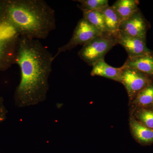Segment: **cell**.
I'll return each mask as SVG.
<instances>
[{"mask_svg":"<svg viewBox=\"0 0 153 153\" xmlns=\"http://www.w3.org/2000/svg\"><path fill=\"white\" fill-rule=\"evenodd\" d=\"M53 56L39 40L21 37L15 61L21 73L14 94L16 106L26 107L45 101Z\"/></svg>","mask_w":153,"mask_h":153,"instance_id":"1","label":"cell"},{"mask_svg":"<svg viewBox=\"0 0 153 153\" xmlns=\"http://www.w3.org/2000/svg\"><path fill=\"white\" fill-rule=\"evenodd\" d=\"M6 18L21 37L45 40L56 28L55 12L44 0H1Z\"/></svg>","mask_w":153,"mask_h":153,"instance_id":"2","label":"cell"},{"mask_svg":"<svg viewBox=\"0 0 153 153\" xmlns=\"http://www.w3.org/2000/svg\"><path fill=\"white\" fill-rule=\"evenodd\" d=\"M21 37L5 16L0 18V72L15 64Z\"/></svg>","mask_w":153,"mask_h":153,"instance_id":"3","label":"cell"},{"mask_svg":"<svg viewBox=\"0 0 153 153\" xmlns=\"http://www.w3.org/2000/svg\"><path fill=\"white\" fill-rule=\"evenodd\" d=\"M117 44L116 36L109 34H102L97 36L82 46L78 52L79 58L89 66L101 59Z\"/></svg>","mask_w":153,"mask_h":153,"instance_id":"4","label":"cell"},{"mask_svg":"<svg viewBox=\"0 0 153 153\" xmlns=\"http://www.w3.org/2000/svg\"><path fill=\"white\" fill-rule=\"evenodd\" d=\"M102 34L82 18L77 22L70 40L66 44L58 48L53 58L55 60L61 53L70 51L78 45L83 46L94 38Z\"/></svg>","mask_w":153,"mask_h":153,"instance_id":"5","label":"cell"},{"mask_svg":"<svg viewBox=\"0 0 153 153\" xmlns=\"http://www.w3.org/2000/svg\"><path fill=\"white\" fill-rule=\"evenodd\" d=\"M120 83L125 87L130 103L142 89L153 82V79L142 72L123 66Z\"/></svg>","mask_w":153,"mask_h":153,"instance_id":"6","label":"cell"},{"mask_svg":"<svg viewBox=\"0 0 153 153\" xmlns=\"http://www.w3.org/2000/svg\"><path fill=\"white\" fill-rule=\"evenodd\" d=\"M149 27L140 9L126 20L120 23L119 31L128 36L146 39V33Z\"/></svg>","mask_w":153,"mask_h":153,"instance_id":"7","label":"cell"},{"mask_svg":"<svg viewBox=\"0 0 153 153\" xmlns=\"http://www.w3.org/2000/svg\"><path fill=\"white\" fill-rule=\"evenodd\" d=\"M116 38L117 44L124 48L128 57H137L153 52L147 47L146 39L128 36L120 32Z\"/></svg>","mask_w":153,"mask_h":153,"instance_id":"8","label":"cell"},{"mask_svg":"<svg viewBox=\"0 0 153 153\" xmlns=\"http://www.w3.org/2000/svg\"><path fill=\"white\" fill-rule=\"evenodd\" d=\"M131 132L134 138L142 146L153 144V130L148 128L131 114L129 118Z\"/></svg>","mask_w":153,"mask_h":153,"instance_id":"9","label":"cell"},{"mask_svg":"<svg viewBox=\"0 0 153 153\" xmlns=\"http://www.w3.org/2000/svg\"><path fill=\"white\" fill-rule=\"evenodd\" d=\"M146 74L153 79V52L135 57H128L123 65Z\"/></svg>","mask_w":153,"mask_h":153,"instance_id":"10","label":"cell"},{"mask_svg":"<svg viewBox=\"0 0 153 153\" xmlns=\"http://www.w3.org/2000/svg\"><path fill=\"white\" fill-rule=\"evenodd\" d=\"M92 67L91 72V76H100L121 82L122 73V66L115 68L110 66L105 61L104 59L97 61Z\"/></svg>","mask_w":153,"mask_h":153,"instance_id":"11","label":"cell"},{"mask_svg":"<svg viewBox=\"0 0 153 153\" xmlns=\"http://www.w3.org/2000/svg\"><path fill=\"white\" fill-rule=\"evenodd\" d=\"M139 1L137 0H117L111 6L120 22L131 16L139 10Z\"/></svg>","mask_w":153,"mask_h":153,"instance_id":"12","label":"cell"},{"mask_svg":"<svg viewBox=\"0 0 153 153\" xmlns=\"http://www.w3.org/2000/svg\"><path fill=\"white\" fill-rule=\"evenodd\" d=\"M130 103L136 108H152L153 106V82L140 91Z\"/></svg>","mask_w":153,"mask_h":153,"instance_id":"13","label":"cell"},{"mask_svg":"<svg viewBox=\"0 0 153 153\" xmlns=\"http://www.w3.org/2000/svg\"><path fill=\"white\" fill-rule=\"evenodd\" d=\"M103 14L105 25L109 34L116 36L119 31L120 22L112 6L108 5L101 11Z\"/></svg>","mask_w":153,"mask_h":153,"instance_id":"14","label":"cell"},{"mask_svg":"<svg viewBox=\"0 0 153 153\" xmlns=\"http://www.w3.org/2000/svg\"><path fill=\"white\" fill-rule=\"evenodd\" d=\"M83 18L102 34L108 33L105 25L103 14L101 11H88L81 10Z\"/></svg>","mask_w":153,"mask_h":153,"instance_id":"15","label":"cell"},{"mask_svg":"<svg viewBox=\"0 0 153 153\" xmlns=\"http://www.w3.org/2000/svg\"><path fill=\"white\" fill-rule=\"evenodd\" d=\"M131 114L145 126L153 130V109L135 108Z\"/></svg>","mask_w":153,"mask_h":153,"instance_id":"16","label":"cell"},{"mask_svg":"<svg viewBox=\"0 0 153 153\" xmlns=\"http://www.w3.org/2000/svg\"><path fill=\"white\" fill-rule=\"evenodd\" d=\"M79 4L77 7L80 10L101 11L108 6V0H77Z\"/></svg>","mask_w":153,"mask_h":153,"instance_id":"17","label":"cell"},{"mask_svg":"<svg viewBox=\"0 0 153 153\" xmlns=\"http://www.w3.org/2000/svg\"><path fill=\"white\" fill-rule=\"evenodd\" d=\"M7 111L6 109L4 103V100L0 97V124L5 120L7 118Z\"/></svg>","mask_w":153,"mask_h":153,"instance_id":"18","label":"cell"},{"mask_svg":"<svg viewBox=\"0 0 153 153\" xmlns=\"http://www.w3.org/2000/svg\"><path fill=\"white\" fill-rule=\"evenodd\" d=\"M4 16V12L2 3L1 0H0V18Z\"/></svg>","mask_w":153,"mask_h":153,"instance_id":"19","label":"cell"},{"mask_svg":"<svg viewBox=\"0 0 153 153\" xmlns=\"http://www.w3.org/2000/svg\"><path fill=\"white\" fill-rule=\"evenodd\" d=\"M152 108V109H153V106H152V108Z\"/></svg>","mask_w":153,"mask_h":153,"instance_id":"20","label":"cell"}]
</instances>
